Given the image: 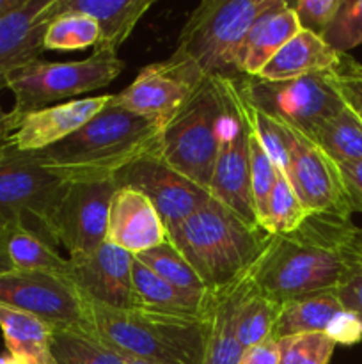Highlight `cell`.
I'll return each mask as SVG.
<instances>
[{
  "mask_svg": "<svg viewBox=\"0 0 362 364\" xmlns=\"http://www.w3.org/2000/svg\"><path fill=\"white\" fill-rule=\"evenodd\" d=\"M162 128L112 102L64 141L35 151L66 183L114 181L135 160L160 148Z\"/></svg>",
  "mask_w": 362,
  "mask_h": 364,
  "instance_id": "cell-1",
  "label": "cell"
},
{
  "mask_svg": "<svg viewBox=\"0 0 362 364\" xmlns=\"http://www.w3.org/2000/svg\"><path fill=\"white\" fill-rule=\"evenodd\" d=\"M350 223L337 217H309L295 233L270 235L251 270L254 287L279 304L336 288L348 265L341 240Z\"/></svg>",
  "mask_w": 362,
  "mask_h": 364,
  "instance_id": "cell-2",
  "label": "cell"
},
{
  "mask_svg": "<svg viewBox=\"0 0 362 364\" xmlns=\"http://www.w3.org/2000/svg\"><path fill=\"white\" fill-rule=\"evenodd\" d=\"M169 240L190 263L209 294H219L248 276L270 235L212 198L170 231Z\"/></svg>",
  "mask_w": 362,
  "mask_h": 364,
  "instance_id": "cell-3",
  "label": "cell"
},
{
  "mask_svg": "<svg viewBox=\"0 0 362 364\" xmlns=\"http://www.w3.org/2000/svg\"><path fill=\"white\" fill-rule=\"evenodd\" d=\"M99 340L126 359L151 364H202L208 320L181 318L146 309H112L91 302Z\"/></svg>",
  "mask_w": 362,
  "mask_h": 364,
  "instance_id": "cell-4",
  "label": "cell"
},
{
  "mask_svg": "<svg viewBox=\"0 0 362 364\" xmlns=\"http://www.w3.org/2000/svg\"><path fill=\"white\" fill-rule=\"evenodd\" d=\"M273 4L275 0H204L188 16L172 53L194 64L206 78H245L247 36Z\"/></svg>",
  "mask_w": 362,
  "mask_h": 364,
  "instance_id": "cell-5",
  "label": "cell"
},
{
  "mask_svg": "<svg viewBox=\"0 0 362 364\" xmlns=\"http://www.w3.org/2000/svg\"><path fill=\"white\" fill-rule=\"evenodd\" d=\"M123 68L124 63L119 57L106 52H92L87 59L73 63L39 59L21 68L7 80V89L14 95V107L9 110L14 130L27 114L106 87L119 77Z\"/></svg>",
  "mask_w": 362,
  "mask_h": 364,
  "instance_id": "cell-6",
  "label": "cell"
},
{
  "mask_svg": "<svg viewBox=\"0 0 362 364\" xmlns=\"http://www.w3.org/2000/svg\"><path fill=\"white\" fill-rule=\"evenodd\" d=\"M220 117V84L216 78H206L160 137V155L167 166L206 191L219 149Z\"/></svg>",
  "mask_w": 362,
  "mask_h": 364,
  "instance_id": "cell-7",
  "label": "cell"
},
{
  "mask_svg": "<svg viewBox=\"0 0 362 364\" xmlns=\"http://www.w3.org/2000/svg\"><path fill=\"white\" fill-rule=\"evenodd\" d=\"M222 92V117L219 130V149L208 192L215 201L236 213L245 223L254 224V206L251 194V159H248L247 100L241 95L236 80L216 78Z\"/></svg>",
  "mask_w": 362,
  "mask_h": 364,
  "instance_id": "cell-8",
  "label": "cell"
},
{
  "mask_svg": "<svg viewBox=\"0 0 362 364\" xmlns=\"http://www.w3.org/2000/svg\"><path fill=\"white\" fill-rule=\"evenodd\" d=\"M241 95L259 112L311 137L325 119L344 109L329 73L307 75L293 80L268 82L258 77L236 80Z\"/></svg>",
  "mask_w": 362,
  "mask_h": 364,
  "instance_id": "cell-9",
  "label": "cell"
},
{
  "mask_svg": "<svg viewBox=\"0 0 362 364\" xmlns=\"http://www.w3.org/2000/svg\"><path fill=\"white\" fill-rule=\"evenodd\" d=\"M0 304L38 316L52 329H73L96 334L91 302L66 276L21 270L2 274Z\"/></svg>",
  "mask_w": 362,
  "mask_h": 364,
  "instance_id": "cell-10",
  "label": "cell"
},
{
  "mask_svg": "<svg viewBox=\"0 0 362 364\" xmlns=\"http://www.w3.org/2000/svg\"><path fill=\"white\" fill-rule=\"evenodd\" d=\"M66 187L34 153H18L0 166V217L53 244L50 228Z\"/></svg>",
  "mask_w": 362,
  "mask_h": 364,
  "instance_id": "cell-11",
  "label": "cell"
},
{
  "mask_svg": "<svg viewBox=\"0 0 362 364\" xmlns=\"http://www.w3.org/2000/svg\"><path fill=\"white\" fill-rule=\"evenodd\" d=\"M204 80L194 64L172 53L169 59L142 68L126 89L112 95V102L163 130Z\"/></svg>",
  "mask_w": 362,
  "mask_h": 364,
  "instance_id": "cell-12",
  "label": "cell"
},
{
  "mask_svg": "<svg viewBox=\"0 0 362 364\" xmlns=\"http://www.w3.org/2000/svg\"><path fill=\"white\" fill-rule=\"evenodd\" d=\"M290 173L298 199L309 217L350 219L353 213L337 164L312 139L286 124Z\"/></svg>",
  "mask_w": 362,
  "mask_h": 364,
  "instance_id": "cell-13",
  "label": "cell"
},
{
  "mask_svg": "<svg viewBox=\"0 0 362 364\" xmlns=\"http://www.w3.org/2000/svg\"><path fill=\"white\" fill-rule=\"evenodd\" d=\"M114 183L116 187H130L142 192L162 217L167 233L181 226L212 199L206 188L167 166L160 155V148L130 164L114 178Z\"/></svg>",
  "mask_w": 362,
  "mask_h": 364,
  "instance_id": "cell-14",
  "label": "cell"
},
{
  "mask_svg": "<svg viewBox=\"0 0 362 364\" xmlns=\"http://www.w3.org/2000/svg\"><path fill=\"white\" fill-rule=\"evenodd\" d=\"M114 181L67 183L52 219L53 244H62L70 258L94 252L105 242Z\"/></svg>",
  "mask_w": 362,
  "mask_h": 364,
  "instance_id": "cell-15",
  "label": "cell"
},
{
  "mask_svg": "<svg viewBox=\"0 0 362 364\" xmlns=\"http://www.w3.org/2000/svg\"><path fill=\"white\" fill-rule=\"evenodd\" d=\"M67 279L89 302L112 309H135L133 255L103 242L94 252L67 258Z\"/></svg>",
  "mask_w": 362,
  "mask_h": 364,
  "instance_id": "cell-16",
  "label": "cell"
},
{
  "mask_svg": "<svg viewBox=\"0 0 362 364\" xmlns=\"http://www.w3.org/2000/svg\"><path fill=\"white\" fill-rule=\"evenodd\" d=\"M167 240L169 233L153 203L135 188L117 187L110 199L105 242L137 256Z\"/></svg>",
  "mask_w": 362,
  "mask_h": 364,
  "instance_id": "cell-17",
  "label": "cell"
},
{
  "mask_svg": "<svg viewBox=\"0 0 362 364\" xmlns=\"http://www.w3.org/2000/svg\"><path fill=\"white\" fill-rule=\"evenodd\" d=\"M112 95L71 100L27 114L11 135V144L20 153H35L64 141L102 112Z\"/></svg>",
  "mask_w": 362,
  "mask_h": 364,
  "instance_id": "cell-18",
  "label": "cell"
},
{
  "mask_svg": "<svg viewBox=\"0 0 362 364\" xmlns=\"http://www.w3.org/2000/svg\"><path fill=\"white\" fill-rule=\"evenodd\" d=\"M52 0H23L0 18V89L21 68L41 59Z\"/></svg>",
  "mask_w": 362,
  "mask_h": 364,
  "instance_id": "cell-19",
  "label": "cell"
},
{
  "mask_svg": "<svg viewBox=\"0 0 362 364\" xmlns=\"http://www.w3.org/2000/svg\"><path fill=\"white\" fill-rule=\"evenodd\" d=\"M153 0H52L50 21L60 13L87 14L98 23L99 41L94 52L117 55L121 45L130 38Z\"/></svg>",
  "mask_w": 362,
  "mask_h": 364,
  "instance_id": "cell-20",
  "label": "cell"
},
{
  "mask_svg": "<svg viewBox=\"0 0 362 364\" xmlns=\"http://www.w3.org/2000/svg\"><path fill=\"white\" fill-rule=\"evenodd\" d=\"M339 60L341 53L330 48L323 41V38L300 28L263 66L258 78L268 82H283L307 77V75L329 73L339 64Z\"/></svg>",
  "mask_w": 362,
  "mask_h": 364,
  "instance_id": "cell-21",
  "label": "cell"
},
{
  "mask_svg": "<svg viewBox=\"0 0 362 364\" xmlns=\"http://www.w3.org/2000/svg\"><path fill=\"white\" fill-rule=\"evenodd\" d=\"M248 276L233 287L212 294L202 364H240L243 347L238 341V311Z\"/></svg>",
  "mask_w": 362,
  "mask_h": 364,
  "instance_id": "cell-22",
  "label": "cell"
},
{
  "mask_svg": "<svg viewBox=\"0 0 362 364\" xmlns=\"http://www.w3.org/2000/svg\"><path fill=\"white\" fill-rule=\"evenodd\" d=\"M131 277H133L135 308L162 313V315L181 316V318L208 320L213 295H209L208 299L190 297L170 287L167 281L156 276L135 256L133 265H131Z\"/></svg>",
  "mask_w": 362,
  "mask_h": 364,
  "instance_id": "cell-23",
  "label": "cell"
},
{
  "mask_svg": "<svg viewBox=\"0 0 362 364\" xmlns=\"http://www.w3.org/2000/svg\"><path fill=\"white\" fill-rule=\"evenodd\" d=\"M300 31L297 14L286 0H275L268 11L252 25L245 41L243 73L245 77H258L266 63Z\"/></svg>",
  "mask_w": 362,
  "mask_h": 364,
  "instance_id": "cell-24",
  "label": "cell"
},
{
  "mask_svg": "<svg viewBox=\"0 0 362 364\" xmlns=\"http://www.w3.org/2000/svg\"><path fill=\"white\" fill-rule=\"evenodd\" d=\"M343 311L336 288L291 299L280 304L272 338L277 341L297 334L327 333Z\"/></svg>",
  "mask_w": 362,
  "mask_h": 364,
  "instance_id": "cell-25",
  "label": "cell"
},
{
  "mask_svg": "<svg viewBox=\"0 0 362 364\" xmlns=\"http://www.w3.org/2000/svg\"><path fill=\"white\" fill-rule=\"evenodd\" d=\"M0 331L11 355L31 364H52L53 329L38 316L0 304Z\"/></svg>",
  "mask_w": 362,
  "mask_h": 364,
  "instance_id": "cell-26",
  "label": "cell"
},
{
  "mask_svg": "<svg viewBox=\"0 0 362 364\" xmlns=\"http://www.w3.org/2000/svg\"><path fill=\"white\" fill-rule=\"evenodd\" d=\"M7 256L13 270L21 272H48L67 277L70 262L53 249V245L34 231L14 223L7 238Z\"/></svg>",
  "mask_w": 362,
  "mask_h": 364,
  "instance_id": "cell-27",
  "label": "cell"
},
{
  "mask_svg": "<svg viewBox=\"0 0 362 364\" xmlns=\"http://www.w3.org/2000/svg\"><path fill=\"white\" fill-rule=\"evenodd\" d=\"M50 354L52 364H126V358L98 334L85 331L53 329Z\"/></svg>",
  "mask_w": 362,
  "mask_h": 364,
  "instance_id": "cell-28",
  "label": "cell"
},
{
  "mask_svg": "<svg viewBox=\"0 0 362 364\" xmlns=\"http://www.w3.org/2000/svg\"><path fill=\"white\" fill-rule=\"evenodd\" d=\"M309 139H312L334 162L362 159V121L346 105L323 121Z\"/></svg>",
  "mask_w": 362,
  "mask_h": 364,
  "instance_id": "cell-29",
  "label": "cell"
},
{
  "mask_svg": "<svg viewBox=\"0 0 362 364\" xmlns=\"http://www.w3.org/2000/svg\"><path fill=\"white\" fill-rule=\"evenodd\" d=\"M135 258L144 263L148 269H151L156 276L162 277L163 281L174 287L176 290L190 295L195 299H208L209 291L204 287L195 270L192 269L190 263L181 256V252L174 247L170 240L163 242L162 245L149 249V251L141 252Z\"/></svg>",
  "mask_w": 362,
  "mask_h": 364,
  "instance_id": "cell-30",
  "label": "cell"
},
{
  "mask_svg": "<svg viewBox=\"0 0 362 364\" xmlns=\"http://www.w3.org/2000/svg\"><path fill=\"white\" fill-rule=\"evenodd\" d=\"M279 308V302L263 295L248 277L238 311V341L243 350L272 338Z\"/></svg>",
  "mask_w": 362,
  "mask_h": 364,
  "instance_id": "cell-31",
  "label": "cell"
},
{
  "mask_svg": "<svg viewBox=\"0 0 362 364\" xmlns=\"http://www.w3.org/2000/svg\"><path fill=\"white\" fill-rule=\"evenodd\" d=\"M307 219L309 213L298 199L293 185L283 173L277 171L275 185L268 198L261 230L268 235H291L300 230Z\"/></svg>",
  "mask_w": 362,
  "mask_h": 364,
  "instance_id": "cell-32",
  "label": "cell"
},
{
  "mask_svg": "<svg viewBox=\"0 0 362 364\" xmlns=\"http://www.w3.org/2000/svg\"><path fill=\"white\" fill-rule=\"evenodd\" d=\"M99 41L98 23L87 14L60 13L53 18L45 31V50L73 52L96 46Z\"/></svg>",
  "mask_w": 362,
  "mask_h": 364,
  "instance_id": "cell-33",
  "label": "cell"
},
{
  "mask_svg": "<svg viewBox=\"0 0 362 364\" xmlns=\"http://www.w3.org/2000/svg\"><path fill=\"white\" fill-rule=\"evenodd\" d=\"M248 105V103H247ZM251 119V112H248ZM248 159H251V194H252V206H254V215L258 226H263L266 213V205L268 198L272 194V188L275 185L277 169L273 162L270 160L268 153L263 148L258 134L252 128L251 123V135H248Z\"/></svg>",
  "mask_w": 362,
  "mask_h": 364,
  "instance_id": "cell-34",
  "label": "cell"
},
{
  "mask_svg": "<svg viewBox=\"0 0 362 364\" xmlns=\"http://www.w3.org/2000/svg\"><path fill=\"white\" fill-rule=\"evenodd\" d=\"M279 364H329L336 343L325 333H307L277 340Z\"/></svg>",
  "mask_w": 362,
  "mask_h": 364,
  "instance_id": "cell-35",
  "label": "cell"
},
{
  "mask_svg": "<svg viewBox=\"0 0 362 364\" xmlns=\"http://www.w3.org/2000/svg\"><path fill=\"white\" fill-rule=\"evenodd\" d=\"M323 41L344 55L362 45V0H343L334 20L323 32Z\"/></svg>",
  "mask_w": 362,
  "mask_h": 364,
  "instance_id": "cell-36",
  "label": "cell"
},
{
  "mask_svg": "<svg viewBox=\"0 0 362 364\" xmlns=\"http://www.w3.org/2000/svg\"><path fill=\"white\" fill-rule=\"evenodd\" d=\"M330 78L344 105L350 107L362 121V63H357L344 53L341 55L339 64L330 71Z\"/></svg>",
  "mask_w": 362,
  "mask_h": 364,
  "instance_id": "cell-37",
  "label": "cell"
},
{
  "mask_svg": "<svg viewBox=\"0 0 362 364\" xmlns=\"http://www.w3.org/2000/svg\"><path fill=\"white\" fill-rule=\"evenodd\" d=\"M343 0H297L287 2L297 14L302 31H309L322 38L323 32L334 20Z\"/></svg>",
  "mask_w": 362,
  "mask_h": 364,
  "instance_id": "cell-38",
  "label": "cell"
},
{
  "mask_svg": "<svg viewBox=\"0 0 362 364\" xmlns=\"http://www.w3.org/2000/svg\"><path fill=\"white\" fill-rule=\"evenodd\" d=\"M348 259L346 270L336 287L337 297L346 311L353 313L362 320V262L351 258L344 252Z\"/></svg>",
  "mask_w": 362,
  "mask_h": 364,
  "instance_id": "cell-39",
  "label": "cell"
},
{
  "mask_svg": "<svg viewBox=\"0 0 362 364\" xmlns=\"http://www.w3.org/2000/svg\"><path fill=\"white\" fill-rule=\"evenodd\" d=\"M327 336L336 345H357L362 341V320L344 309L327 331Z\"/></svg>",
  "mask_w": 362,
  "mask_h": 364,
  "instance_id": "cell-40",
  "label": "cell"
},
{
  "mask_svg": "<svg viewBox=\"0 0 362 364\" xmlns=\"http://www.w3.org/2000/svg\"><path fill=\"white\" fill-rule=\"evenodd\" d=\"M343 178L344 188L350 198L353 212H362V159L350 162H336Z\"/></svg>",
  "mask_w": 362,
  "mask_h": 364,
  "instance_id": "cell-41",
  "label": "cell"
},
{
  "mask_svg": "<svg viewBox=\"0 0 362 364\" xmlns=\"http://www.w3.org/2000/svg\"><path fill=\"white\" fill-rule=\"evenodd\" d=\"M240 364H279V347L273 338L245 348Z\"/></svg>",
  "mask_w": 362,
  "mask_h": 364,
  "instance_id": "cell-42",
  "label": "cell"
},
{
  "mask_svg": "<svg viewBox=\"0 0 362 364\" xmlns=\"http://www.w3.org/2000/svg\"><path fill=\"white\" fill-rule=\"evenodd\" d=\"M343 251L350 255L351 258L361 259L362 262V228H357L355 224H348L343 233Z\"/></svg>",
  "mask_w": 362,
  "mask_h": 364,
  "instance_id": "cell-43",
  "label": "cell"
},
{
  "mask_svg": "<svg viewBox=\"0 0 362 364\" xmlns=\"http://www.w3.org/2000/svg\"><path fill=\"white\" fill-rule=\"evenodd\" d=\"M13 226L14 223L0 217V276L13 270V267H11V262H9V256H7V238H9L11 228Z\"/></svg>",
  "mask_w": 362,
  "mask_h": 364,
  "instance_id": "cell-44",
  "label": "cell"
},
{
  "mask_svg": "<svg viewBox=\"0 0 362 364\" xmlns=\"http://www.w3.org/2000/svg\"><path fill=\"white\" fill-rule=\"evenodd\" d=\"M18 153L20 151H18V149L11 144V141L6 142V144H0V166L6 162H9V160H13Z\"/></svg>",
  "mask_w": 362,
  "mask_h": 364,
  "instance_id": "cell-45",
  "label": "cell"
},
{
  "mask_svg": "<svg viewBox=\"0 0 362 364\" xmlns=\"http://www.w3.org/2000/svg\"><path fill=\"white\" fill-rule=\"evenodd\" d=\"M21 2H23V0H0V18H2L4 14L11 13L13 9H16Z\"/></svg>",
  "mask_w": 362,
  "mask_h": 364,
  "instance_id": "cell-46",
  "label": "cell"
},
{
  "mask_svg": "<svg viewBox=\"0 0 362 364\" xmlns=\"http://www.w3.org/2000/svg\"><path fill=\"white\" fill-rule=\"evenodd\" d=\"M13 132H14V128L11 127V124H4V127H0V144H6V142H9Z\"/></svg>",
  "mask_w": 362,
  "mask_h": 364,
  "instance_id": "cell-47",
  "label": "cell"
},
{
  "mask_svg": "<svg viewBox=\"0 0 362 364\" xmlns=\"http://www.w3.org/2000/svg\"><path fill=\"white\" fill-rule=\"evenodd\" d=\"M0 364H31V363L23 361V359H20V358H14V355H11V354H7V355H2V358H0Z\"/></svg>",
  "mask_w": 362,
  "mask_h": 364,
  "instance_id": "cell-48",
  "label": "cell"
},
{
  "mask_svg": "<svg viewBox=\"0 0 362 364\" xmlns=\"http://www.w3.org/2000/svg\"><path fill=\"white\" fill-rule=\"evenodd\" d=\"M4 124H11V127L14 128L13 121H11V117H9V112H4L2 107H0V127H4Z\"/></svg>",
  "mask_w": 362,
  "mask_h": 364,
  "instance_id": "cell-49",
  "label": "cell"
},
{
  "mask_svg": "<svg viewBox=\"0 0 362 364\" xmlns=\"http://www.w3.org/2000/svg\"><path fill=\"white\" fill-rule=\"evenodd\" d=\"M126 364H151L146 361H138V359H126Z\"/></svg>",
  "mask_w": 362,
  "mask_h": 364,
  "instance_id": "cell-50",
  "label": "cell"
}]
</instances>
